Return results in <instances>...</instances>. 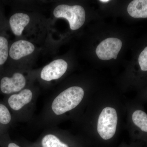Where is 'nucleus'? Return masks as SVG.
I'll return each instance as SVG.
<instances>
[{
	"label": "nucleus",
	"instance_id": "f257e3e1",
	"mask_svg": "<svg viewBox=\"0 0 147 147\" xmlns=\"http://www.w3.org/2000/svg\"><path fill=\"white\" fill-rule=\"evenodd\" d=\"M84 91L81 87L71 86L55 95L46 105L41 117V124L55 125L58 118L73 110L82 102Z\"/></svg>",
	"mask_w": 147,
	"mask_h": 147
},
{
	"label": "nucleus",
	"instance_id": "f03ea898",
	"mask_svg": "<svg viewBox=\"0 0 147 147\" xmlns=\"http://www.w3.org/2000/svg\"><path fill=\"white\" fill-rule=\"evenodd\" d=\"M36 98L34 91L26 88L18 92L6 96L3 101L10 109L16 121L30 119L34 110Z\"/></svg>",
	"mask_w": 147,
	"mask_h": 147
},
{
	"label": "nucleus",
	"instance_id": "7ed1b4c3",
	"mask_svg": "<svg viewBox=\"0 0 147 147\" xmlns=\"http://www.w3.org/2000/svg\"><path fill=\"white\" fill-rule=\"evenodd\" d=\"M27 77L12 68L3 70L0 74V94L5 96L16 93L26 88Z\"/></svg>",
	"mask_w": 147,
	"mask_h": 147
},
{
	"label": "nucleus",
	"instance_id": "20e7f679",
	"mask_svg": "<svg viewBox=\"0 0 147 147\" xmlns=\"http://www.w3.org/2000/svg\"><path fill=\"white\" fill-rule=\"evenodd\" d=\"M53 15L57 18H64L68 21L70 29L78 30L84 25L86 20L84 8L79 5L61 4L57 6L53 11Z\"/></svg>",
	"mask_w": 147,
	"mask_h": 147
},
{
	"label": "nucleus",
	"instance_id": "39448f33",
	"mask_svg": "<svg viewBox=\"0 0 147 147\" xmlns=\"http://www.w3.org/2000/svg\"><path fill=\"white\" fill-rule=\"evenodd\" d=\"M117 121L115 109L109 107L103 109L99 116L97 124L98 132L102 139L108 140L114 136Z\"/></svg>",
	"mask_w": 147,
	"mask_h": 147
},
{
	"label": "nucleus",
	"instance_id": "423d86ee",
	"mask_svg": "<svg viewBox=\"0 0 147 147\" xmlns=\"http://www.w3.org/2000/svg\"><path fill=\"white\" fill-rule=\"evenodd\" d=\"M122 46V42L120 40L109 38L104 40L98 45L96 53L98 58L102 60H109L112 59H116Z\"/></svg>",
	"mask_w": 147,
	"mask_h": 147
},
{
	"label": "nucleus",
	"instance_id": "0eeeda50",
	"mask_svg": "<svg viewBox=\"0 0 147 147\" xmlns=\"http://www.w3.org/2000/svg\"><path fill=\"white\" fill-rule=\"evenodd\" d=\"M68 67L67 62L62 59L55 60L45 65L40 71V76L44 82H50L60 79Z\"/></svg>",
	"mask_w": 147,
	"mask_h": 147
},
{
	"label": "nucleus",
	"instance_id": "6e6552de",
	"mask_svg": "<svg viewBox=\"0 0 147 147\" xmlns=\"http://www.w3.org/2000/svg\"><path fill=\"white\" fill-rule=\"evenodd\" d=\"M35 47L34 44L25 40L14 41L9 46L8 59L15 61L30 55L34 52Z\"/></svg>",
	"mask_w": 147,
	"mask_h": 147
},
{
	"label": "nucleus",
	"instance_id": "1a4fd4ad",
	"mask_svg": "<svg viewBox=\"0 0 147 147\" xmlns=\"http://www.w3.org/2000/svg\"><path fill=\"white\" fill-rule=\"evenodd\" d=\"M34 145L36 147H69L60 138L56 130L54 129L45 131L40 137L38 143Z\"/></svg>",
	"mask_w": 147,
	"mask_h": 147
},
{
	"label": "nucleus",
	"instance_id": "9d476101",
	"mask_svg": "<svg viewBox=\"0 0 147 147\" xmlns=\"http://www.w3.org/2000/svg\"><path fill=\"white\" fill-rule=\"evenodd\" d=\"M30 22V17L28 14L17 12L10 16L8 23L13 34L16 36H20Z\"/></svg>",
	"mask_w": 147,
	"mask_h": 147
},
{
	"label": "nucleus",
	"instance_id": "9b49d317",
	"mask_svg": "<svg viewBox=\"0 0 147 147\" xmlns=\"http://www.w3.org/2000/svg\"><path fill=\"white\" fill-rule=\"evenodd\" d=\"M2 14L0 15V74L3 70L4 65L8 61L9 44L5 35L4 23Z\"/></svg>",
	"mask_w": 147,
	"mask_h": 147
},
{
	"label": "nucleus",
	"instance_id": "f8f14e48",
	"mask_svg": "<svg viewBox=\"0 0 147 147\" xmlns=\"http://www.w3.org/2000/svg\"><path fill=\"white\" fill-rule=\"evenodd\" d=\"M15 121L13 114L3 101H0V135L8 133V130Z\"/></svg>",
	"mask_w": 147,
	"mask_h": 147
},
{
	"label": "nucleus",
	"instance_id": "ddd939ff",
	"mask_svg": "<svg viewBox=\"0 0 147 147\" xmlns=\"http://www.w3.org/2000/svg\"><path fill=\"white\" fill-rule=\"evenodd\" d=\"M127 12L134 18H147V0H134L127 7Z\"/></svg>",
	"mask_w": 147,
	"mask_h": 147
},
{
	"label": "nucleus",
	"instance_id": "4468645a",
	"mask_svg": "<svg viewBox=\"0 0 147 147\" xmlns=\"http://www.w3.org/2000/svg\"><path fill=\"white\" fill-rule=\"evenodd\" d=\"M132 119L134 124L143 131L147 132V115L141 110L135 111L132 115Z\"/></svg>",
	"mask_w": 147,
	"mask_h": 147
},
{
	"label": "nucleus",
	"instance_id": "2eb2a0df",
	"mask_svg": "<svg viewBox=\"0 0 147 147\" xmlns=\"http://www.w3.org/2000/svg\"><path fill=\"white\" fill-rule=\"evenodd\" d=\"M139 63L142 71H147V47L139 55Z\"/></svg>",
	"mask_w": 147,
	"mask_h": 147
},
{
	"label": "nucleus",
	"instance_id": "dca6fc26",
	"mask_svg": "<svg viewBox=\"0 0 147 147\" xmlns=\"http://www.w3.org/2000/svg\"><path fill=\"white\" fill-rule=\"evenodd\" d=\"M0 141H1L6 144V147H22L20 145H18L17 143L12 142L9 140V138L8 133L3 134V135H0Z\"/></svg>",
	"mask_w": 147,
	"mask_h": 147
},
{
	"label": "nucleus",
	"instance_id": "f3484780",
	"mask_svg": "<svg viewBox=\"0 0 147 147\" xmlns=\"http://www.w3.org/2000/svg\"><path fill=\"white\" fill-rule=\"evenodd\" d=\"M99 1L101 2L102 3H108V2L110 1L109 0H100V1Z\"/></svg>",
	"mask_w": 147,
	"mask_h": 147
},
{
	"label": "nucleus",
	"instance_id": "a211bd4d",
	"mask_svg": "<svg viewBox=\"0 0 147 147\" xmlns=\"http://www.w3.org/2000/svg\"><path fill=\"white\" fill-rule=\"evenodd\" d=\"M27 147H36L35 146L34 144L32 145V146H27Z\"/></svg>",
	"mask_w": 147,
	"mask_h": 147
},
{
	"label": "nucleus",
	"instance_id": "6ab92c4d",
	"mask_svg": "<svg viewBox=\"0 0 147 147\" xmlns=\"http://www.w3.org/2000/svg\"><path fill=\"white\" fill-rule=\"evenodd\" d=\"M0 14H1V12H0Z\"/></svg>",
	"mask_w": 147,
	"mask_h": 147
}]
</instances>
